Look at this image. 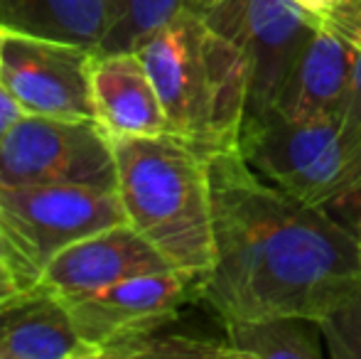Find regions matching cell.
<instances>
[{
  "instance_id": "cell-1",
  "label": "cell",
  "mask_w": 361,
  "mask_h": 359,
  "mask_svg": "<svg viewBox=\"0 0 361 359\" xmlns=\"http://www.w3.org/2000/svg\"><path fill=\"white\" fill-rule=\"evenodd\" d=\"M209 185L214 266L200 300L221 322H317L361 281L357 234L263 180L241 150L209 155Z\"/></svg>"
},
{
  "instance_id": "cell-2",
  "label": "cell",
  "mask_w": 361,
  "mask_h": 359,
  "mask_svg": "<svg viewBox=\"0 0 361 359\" xmlns=\"http://www.w3.org/2000/svg\"><path fill=\"white\" fill-rule=\"evenodd\" d=\"M170 133L204 155L238 150L251 104V67L200 13L182 10L140 49Z\"/></svg>"
},
{
  "instance_id": "cell-3",
  "label": "cell",
  "mask_w": 361,
  "mask_h": 359,
  "mask_svg": "<svg viewBox=\"0 0 361 359\" xmlns=\"http://www.w3.org/2000/svg\"><path fill=\"white\" fill-rule=\"evenodd\" d=\"M126 219L175 269L204 281L214 266L209 155L175 133L111 138Z\"/></svg>"
},
{
  "instance_id": "cell-4",
  "label": "cell",
  "mask_w": 361,
  "mask_h": 359,
  "mask_svg": "<svg viewBox=\"0 0 361 359\" xmlns=\"http://www.w3.org/2000/svg\"><path fill=\"white\" fill-rule=\"evenodd\" d=\"M118 190L89 185H0L5 264L20 288L35 286L74 241L123 224Z\"/></svg>"
},
{
  "instance_id": "cell-5",
  "label": "cell",
  "mask_w": 361,
  "mask_h": 359,
  "mask_svg": "<svg viewBox=\"0 0 361 359\" xmlns=\"http://www.w3.org/2000/svg\"><path fill=\"white\" fill-rule=\"evenodd\" d=\"M238 150L263 180L302 205L327 209L354 197L342 121L293 118L276 106L251 109Z\"/></svg>"
},
{
  "instance_id": "cell-6",
  "label": "cell",
  "mask_w": 361,
  "mask_h": 359,
  "mask_svg": "<svg viewBox=\"0 0 361 359\" xmlns=\"http://www.w3.org/2000/svg\"><path fill=\"white\" fill-rule=\"evenodd\" d=\"M0 185L118 190L114 145L96 121L20 114L0 135Z\"/></svg>"
},
{
  "instance_id": "cell-7",
  "label": "cell",
  "mask_w": 361,
  "mask_h": 359,
  "mask_svg": "<svg viewBox=\"0 0 361 359\" xmlns=\"http://www.w3.org/2000/svg\"><path fill=\"white\" fill-rule=\"evenodd\" d=\"M91 62V47L5 28L0 42V87L23 114L96 121Z\"/></svg>"
},
{
  "instance_id": "cell-8",
  "label": "cell",
  "mask_w": 361,
  "mask_h": 359,
  "mask_svg": "<svg viewBox=\"0 0 361 359\" xmlns=\"http://www.w3.org/2000/svg\"><path fill=\"white\" fill-rule=\"evenodd\" d=\"M200 278L170 269L135 276L94 293L62 298L76 332L104 357L106 350L177 322L185 303L200 300Z\"/></svg>"
},
{
  "instance_id": "cell-9",
  "label": "cell",
  "mask_w": 361,
  "mask_h": 359,
  "mask_svg": "<svg viewBox=\"0 0 361 359\" xmlns=\"http://www.w3.org/2000/svg\"><path fill=\"white\" fill-rule=\"evenodd\" d=\"M202 18L228 37L251 67V109L276 106L314 23L293 0H219Z\"/></svg>"
},
{
  "instance_id": "cell-10",
  "label": "cell",
  "mask_w": 361,
  "mask_h": 359,
  "mask_svg": "<svg viewBox=\"0 0 361 359\" xmlns=\"http://www.w3.org/2000/svg\"><path fill=\"white\" fill-rule=\"evenodd\" d=\"M170 269L175 266L138 229H133V224L123 221L67 246L49 261L37 283L57 296L69 298Z\"/></svg>"
},
{
  "instance_id": "cell-11",
  "label": "cell",
  "mask_w": 361,
  "mask_h": 359,
  "mask_svg": "<svg viewBox=\"0 0 361 359\" xmlns=\"http://www.w3.org/2000/svg\"><path fill=\"white\" fill-rule=\"evenodd\" d=\"M67 303L49 288L27 286L0 298V359H94Z\"/></svg>"
},
{
  "instance_id": "cell-12",
  "label": "cell",
  "mask_w": 361,
  "mask_h": 359,
  "mask_svg": "<svg viewBox=\"0 0 361 359\" xmlns=\"http://www.w3.org/2000/svg\"><path fill=\"white\" fill-rule=\"evenodd\" d=\"M94 118L109 138L167 133V116L138 52L96 54L91 62Z\"/></svg>"
},
{
  "instance_id": "cell-13",
  "label": "cell",
  "mask_w": 361,
  "mask_h": 359,
  "mask_svg": "<svg viewBox=\"0 0 361 359\" xmlns=\"http://www.w3.org/2000/svg\"><path fill=\"white\" fill-rule=\"evenodd\" d=\"M354 64L357 49L344 42L332 28L317 23L278 96L276 109L293 118L342 121Z\"/></svg>"
},
{
  "instance_id": "cell-14",
  "label": "cell",
  "mask_w": 361,
  "mask_h": 359,
  "mask_svg": "<svg viewBox=\"0 0 361 359\" xmlns=\"http://www.w3.org/2000/svg\"><path fill=\"white\" fill-rule=\"evenodd\" d=\"M0 23L96 49L106 32V0H0Z\"/></svg>"
},
{
  "instance_id": "cell-15",
  "label": "cell",
  "mask_w": 361,
  "mask_h": 359,
  "mask_svg": "<svg viewBox=\"0 0 361 359\" xmlns=\"http://www.w3.org/2000/svg\"><path fill=\"white\" fill-rule=\"evenodd\" d=\"M238 359H319L322 332L305 317L278 315L221 322Z\"/></svg>"
},
{
  "instance_id": "cell-16",
  "label": "cell",
  "mask_w": 361,
  "mask_h": 359,
  "mask_svg": "<svg viewBox=\"0 0 361 359\" xmlns=\"http://www.w3.org/2000/svg\"><path fill=\"white\" fill-rule=\"evenodd\" d=\"M182 10L187 0H106V32L94 52H140Z\"/></svg>"
},
{
  "instance_id": "cell-17",
  "label": "cell",
  "mask_w": 361,
  "mask_h": 359,
  "mask_svg": "<svg viewBox=\"0 0 361 359\" xmlns=\"http://www.w3.org/2000/svg\"><path fill=\"white\" fill-rule=\"evenodd\" d=\"M172 322L165 327H157L152 332L138 335L133 340H126L121 345L106 350L104 357L109 359H238L231 345L224 340L212 337H195L170 332Z\"/></svg>"
},
{
  "instance_id": "cell-18",
  "label": "cell",
  "mask_w": 361,
  "mask_h": 359,
  "mask_svg": "<svg viewBox=\"0 0 361 359\" xmlns=\"http://www.w3.org/2000/svg\"><path fill=\"white\" fill-rule=\"evenodd\" d=\"M317 327L334 359H361V281L317 320Z\"/></svg>"
},
{
  "instance_id": "cell-19",
  "label": "cell",
  "mask_w": 361,
  "mask_h": 359,
  "mask_svg": "<svg viewBox=\"0 0 361 359\" xmlns=\"http://www.w3.org/2000/svg\"><path fill=\"white\" fill-rule=\"evenodd\" d=\"M342 138L349 155V165H352V187L354 197H357L361 195V47L357 49L352 89H349V101L342 116Z\"/></svg>"
},
{
  "instance_id": "cell-20",
  "label": "cell",
  "mask_w": 361,
  "mask_h": 359,
  "mask_svg": "<svg viewBox=\"0 0 361 359\" xmlns=\"http://www.w3.org/2000/svg\"><path fill=\"white\" fill-rule=\"evenodd\" d=\"M293 3L300 5V8H302L305 13L314 20V23H319V20L327 18V15L332 13L342 0H293Z\"/></svg>"
},
{
  "instance_id": "cell-21",
  "label": "cell",
  "mask_w": 361,
  "mask_h": 359,
  "mask_svg": "<svg viewBox=\"0 0 361 359\" xmlns=\"http://www.w3.org/2000/svg\"><path fill=\"white\" fill-rule=\"evenodd\" d=\"M20 114H23V111H20V106L15 104L13 99H10L8 91L0 87V135L8 130V126L13 123V121L18 118Z\"/></svg>"
},
{
  "instance_id": "cell-22",
  "label": "cell",
  "mask_w": 361,
  "mask_h": 359,
  "mask_svg": "<svg viewBox=\"0 0 361 359\" xmlns=\"http://www.w3.org/2000/svg\"><path fill=\"white\" fill-rule=\"evenodd\" d=\"M18 281H15L13 271H10V266L5 264V261H0V298L8 296V293L18 291Z\"/></svg>"
},
{
  "instance_id": "cell-23",
  "label": "cell",
  "mask_w": 361,
  "mask_h": 359,
  "mask_svg": "<svg viewBox=\"0 0 361 359\" xmlns=\"http://www.w3.org/2000/svg\"><path fill=\"white\" fill-rule=\"evenodd\" d=\"M216 3H219V0H187V8L202 15V13H207L209 8H214Z\"/></svg>"
},
{
  "instance_id": "cell-24",
  "label": "cell",
  "mask_w": 361,
  "mask_h": 359,
  "mask_svg": "<svg viewBox=\"0 0 361 359\" xmlns=\"http://www.w3.org/2000/svg\"><path fill=\"white\" fill-rule=\"evenodd\" d=\"M354 234H357V244H359V254H361V214H359V221H357V231H354Z\"/></svg>"
},
{
  "instance_id": "cell-25",
  "label": "cell",
  "mask_w": 361,
  "mask_h": 359,
  "mask_svg": "<svg viewBox=\"0 0 361 359\" xmlns=\"http://www.w3.org/2000/svg\"><path fill=\"white\" fill-rule=\"evenodd\" d=\"M0 261H5V241H3V234H0Z\"/></svg>"
},
{
  "instance_id": "cell-26",
  "label": "cell",
  "mask_w": 361,
  "mask_h": 359,
  "mask_svg": "<svg viewBox=\"0 0 361 359\" xmlns=\"http://www.w3.org/2000/svg\"><path fill=\"white\" fill-rule=\"evenodd\" d=\"M3 32H5V25L0 23V42H3Z\"/></svg>"
}]
</instances>
